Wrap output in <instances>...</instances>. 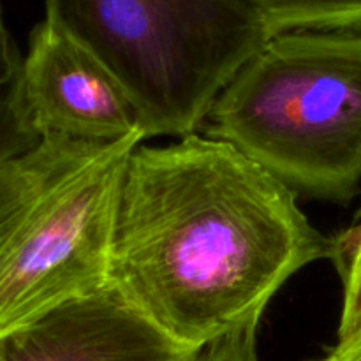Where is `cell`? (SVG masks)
Returning a JSON list of instances; mask_svg holds the SVG:
<instances>
[{
    "instance_id": "6da1fadb",
    "label": "cell",
    "mask_w": 361,
    "mask_h": 361,
    "mask_svg": "<svg viewBox=\"0 0 361 361\" xmlns=\"http://www.w3.org/2000/svg\"><path fill=\"white\" fill-rule=\"evenodd\" d=\"M319 259H331V238L291 189L231 145L190 134L130 154L108 286L175 341L201 349L256 323Z\"/></svg>"
},
{
    "instance_id": "7a4b0ae2",
    "label": "cell",
    "mask_w": 361,
    "mask_h": 361,
    "mask_svg": "<svg viewBox=\"0 0 361 361\" xmlns=\"http://www.w3.org/2000/svg\"><path fill=\"white\" fill-rule=\"evenodd\" d=\"M208 120V137L295 194L348 203L361 183V30L274 35Z\"/></svg>"
},
{
    "instance_id": "3957f363",
    "label": "cell",
    "mask_w": 361,
    "mask_h": 361,
    "mask_svg": "<svg viewBox=\"0 0 361 361\" xmlns=\"http://www.w3.org/2000/svg\"><path fill=\"white\" fill-rule=\"evenodd\" d=\"M145 140L46 136L0 164V337L108 286L123 173Z\"/></svg>"
},
{
    "instance_id": "277c9868",
    "label": "cell",
    "mask_w": 361,
    "mask_h": 361,
    "mask_svg": "<svg viewBox=\"0 0 361 361\" xmlns=\"http://www.w3.org/2000/svg\"><path fill=\"white\" fill-rule=\"evenodd\" d=\"M126 90L145 137H185L274 37L245 0H44Z\"/></svg>"
},
{
    "instance_id": "5b68a950",
    "label": "cell",
    "mask_w": 361,
    "mask_h": 361,
    "mask_svg": "<svg viewBox=\"0 0 361 361\" xmlns=\"http://www.w3.org/2000/svg\"><path fill=\"white\" fill-rule=\"evenodd\" d=\"M23 85L41 137L108 143L143 133L140 113L115 76L48 20L30 34Z\"/></svg>"
},
{
    "instance_id": "8992f818",
    "label": "cell",
    "mask_w": 361,
    "mask_h": 361,
    "mask_svg": "<svg viewBox=\"0 0 361 361\" xmlns=\"http://www.w3.org/2000/svg\"><path fill=\"white\" fill-rule=\"evenodd\" d=\"M201 349L169 337L109 286L0 337V361H192Z\"/></svg>"
},
{
    "instance_id": "52a82bcc",
    "label": "cell",
    "mask_w": 361,
    "mask_h": 361,
    "mask_svg": "<svg viewBox=\"0 0 361 361\" xmlns=\"http://www.w3.org/2000/svg\"><path fill=\"white\" fill-rule=\"evenodd\" d=\"M23 60L0 0V164L41 143L25 97Z\"/></svg>"
},
{
    "instance_id": "ba28073f",
    "label": "cell",
    "mask_w": 361,
    "mask_h": 361,
    "mask_svg": "<svg viewBox=\"0 0 361 361\" xmlns=\"http://www.w3.org/2000/svg\"><path fill=\"white\" fill-rule=\"evenodd\" d=\"M274 35L361 30V0H245Z\"/></svg>"
},
{
    "instance_id": "9c48e42d",
    "label": "cell",
    "mask_w": 361,
    "mask_h": 361,
    "mask_svg": "<svg viewBox=\"0 0 361 361\" xmlns=\"http://www.w3.org/2000/svg\"><path fill=\"white\" fill-rule=\"evenodd\" d=\"M331 261L342 281V314L338 338L361 324V212L355 222L331 238Z\"/></svg>"
},
{
    "instance_id": "30bf717a",
    "label": "cell",
    "mask_w": 361,
    "mask_h": 361,
    "mask_svg": "<svg viewBox=\"0 0 361 361\" xmlns=\"http://www.w3.org/2000/svg\"><path fill=\"white\" fill-rule=\"evenodd\" d=\"M257 326L259 321L210 342L192 361H257Z\"/></svg>"
},
{
    "instance_id": "8fae6325",
    "label": "cell",
    "mask_w": 361,
    "mask_h": 361,
    "mask_svg": "<svg viewBox=\"0 0 361 361\" xmlns=\"http://www.w3.org/2000/svg\"><path fill=\"white\" fill-rule=\"evenodd\" d=\"M316 361H361V324L355 331L338 338L337 344Z\"/></svg>"
}]
</instances>
